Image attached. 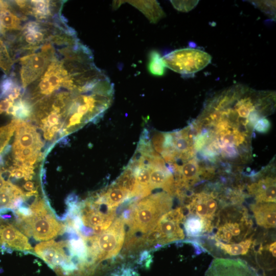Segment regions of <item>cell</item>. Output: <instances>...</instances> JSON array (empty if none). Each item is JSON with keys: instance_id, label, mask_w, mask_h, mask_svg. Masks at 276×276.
Wrapping results in <instances>:
<instances>
[{"instance_id": "44dd1931", "label": "cell", "mask_w": 276, "mask_h": 276, "mask_svg": "<svg viewBox=\"0 0 276 276\" xmlns=\"http://www.w3.org/2000/svg\"><path fill=\"white\" fill-rule=\"evenodd\" d=\"M14 63L6 44L0 38V68L6 75L10 74Z\"/></svg>"}, {"instance_id": "5b68a950", "label": "cell", "mask_w": 276, "mask_h": 276, "mask_svg": "<svg viewBox=\"0 0 276 276\" xmlns=\"http://www.w3.org/2000/svg\"><path fill=\"white\" fill-rule=\"evenodd\" d=\"M55 57V49L50 43L43 44L39 52L21 57L20 76L23 88L37 80Z\"/></svg>"}, {"instance_id": "7a4b0ae2", "label": "cell", "mask_w": 276, "mask_h": 276, "mask_svg": "<svg viewBox=\"0 0 276 276\" xmlns=\"http://www.w3.org/2000/svg\"><path fill=\"white\" fill-rule=\"evenodd\" d=\"M217 215L216 232L214 237L216 241L237 243L246 239L252 231L253 222L244 208L226 207Z\"/></svg>"}, {"instance_id": "5bb4252c", "label": "cell", "mask_w": 276, "mask_h": 276, "mask_svg": "<svg viewBox=\"0 0 276 276\" xmlns=\"http://www.w3.org/2000/svg\"><path fill=\"white\" fill-rule=\"evenodd\" d=\"M129 3L140 10L151 22L155 23L165 16V13L156 1H134Z\"/></svg>"}, {"instance_id": "83f0119b", "label": "cell", "mask_w": 276, "mask_h": 276, "mask_svg": "<svg viewBox=\"0 0 276 276\" xmlns=\"http://www.w3.org/2000/svg\"><path fill=\"white\" fill-rule=\"evenodd\" d=\"M222 149V154L223 156L236 157L238 155L237 150L234 146H224Z\"/></svg>"}, {"instance_id": "7c38bea8", "label": "cell", "mask_w": 276, "mask_h": 276, "mask_svg": "<svg viewBox=\"0 0 276 276\" xmlns=\"http://www.w3.org/2000/svg\"><path fill=\"white\" fill-rule=\"evenodd\" d=\"M186 235L190 237H200L205 233H210L213 229V224L200 217L187 213L183 222Z\"/></svg>"}, {"instance_id": "e575fe53", "label": "cell", "mask_w": 276, "mask_h": 276, "mask_svg": "<svg viewBox=\"0 0 276 276\" xmlns=\"http://www.w3.org/2000/svg\"><path fill=\"white\" fill-rule=\"evenodd\" d=\"M2 155L0 154V166H2L4 165V160L2 157Z\"/></svg>"}, {"instance_id": "3957f363", "label": "cell", "mask_w": 276, "mask_h": 276, "mask_svg": "<svg viewBox=\"0 0 276 276\" xmlns=\"http://www.w3.org/2000/svg\"><path fill=\"white\" fill-rule=\"evenodd\" d=\"M185 217L184 208L171 210L163 215L155 226L144 237L145 245L162 246L185 238L181 227Z\"/></svg>"}, {"instance_id": "2e32d148", "label": "cell", "mask_w": 276, "mask_h": 276, "mask_svg": "<svg viewBox=\"0 0 276 276\" xmlns=\"http://www.w3.org/2000/svg\"><path fill=\"white\" fill-rule=\"evenodd\" d=\"M41 145L39 135L35 132L34 128L29 124L25 132L21 134H16L13 144V150L27 147H33L40 149Z\"/></svg>"}, {"instance_id": "f1b7e54d", "label": "cell", "mask_w": 276, "mask_h": 276, "mask_svg": "<svg viewBox=\"0 0 276 276\" xmlns=\"http://www.w3.org/2000/svg\"><path fill=\"white\" fill-rule=\"evenodd\" d=\"M13 103L14 102L11 101L8 98L2 100L0 102V114L6 112L9 107L13 105Z\"/></svg>"}, {"instance_id": "d6a6232c", "label": "cell", "mask_w": 276, "mask_h": 276, "mask_svg": "<svg viewBox=\"0 0 276 276\" xmlns=\"http://www.w3.org/2000/svg\"><path fill=\"white\" fill-rule=\"evenodd\" d=\"M10 3L6 1H0V10L10 9Z\"/></svg>"}, {"instance_id": "484cf974", "label": "cell", "mask_w": 276, "mask_h": 276, "mask_svg": "<svg viewBox=\"0 0 276 276\" xmlns=\"http://www.w3.org/2000/svg\"><path fill=\"white\" fill-rule=\"evenodd\" d=\"M209 139L208 133L199 134L194 140L193 147L194 150H200L208 143Z\"/></svg>"}, {"instance_id": "f546056e", "label": "cell", "mask_w": 276, "mask_h": 276, "mask_svg": "<svg viewBox=\"0 0 276 276\" xmlns=\"http://www.w3.org/2000/svg\"><path fill=\"white\" fill-rule=\"evenodd\" d=\"M10 175L15 178H21L25 177V173L21 168L14 169L10 172Z\"/></svg>"}, {"instance_id": "52a82bcc", "label": "cell", "mask_w": 276, "mask_h": 276, "mask_svg": "<svg viewBox=\"0 0 276 276\" xmlns=\"http://www.w3.org/2000/svg\"><path fill=\"white\" fill-rule=\"evenodd\" d=\"M205 276H259L256 269L240 259L215 258Z\"/></svg>"}, {"instance_id": "ffe728a7", "label": "cell", "mask_w": 276, "mask_h": 276, "mask_svg": "<svg viewBox=\"0 0 276 276\" xmlns=\"http://www.w3.org/2000/svg\"><path fill=\"white\" fill-rule=\"evenodd\" d=\"M166 66L163 61L160 54L156 51H152L149 56L148 70L149 73L156 76H163L165 73Z\"/></svg>"}, {"instance_id": "7402d4cb", "label": "cell", "mask_w": 276, "mask_h": 276, "mask_svg": "<svg viewBox=\"0 0 276 276\" xmlns=\"http://www.w3.org/2000/svg\"><path fill=\"white\" fill-rule=\"evenodd\" d=\"M21 121V120L16 119L7 125L0 127V153L8 144L14 130Z\"/></svg>"}, {"instance_id": "9a60e30c", "label": "cell", "mask_w": 276, "mask_h": 276, "mask_svg": "<svg viewBox=\"0 0 276 276\" xmlns=\"http://www.w3.org/2000/svg\"><path fill=\"white\" fill-rule=\"evenodd\" d=\"M200 174V169L197 161L192 159L179 166L177 172L176 181H180L189 187V183H193L197 180Z\"/></svg>"}, {"instance_id": "30bf717a", "label": "cell", "mask_w": 276, "mask_h": 276, "mask_svg": "<svg viewBox=\"0 0 276 276\" xmlns=\"http://www.w3.org/2000/svg\"><path fill=\"white\" fill-rule=\"evenodd\" d=\"M250 209L257 225L265 228L275 227V203L256 202L250 205Z\"/></svg>"}, {"instance_id": "4316f807", "label": "cell", "mask_w": 276, "mask_h": 276, "mask_svg": "<svg viewBox=\"0 0 276 276\" xmlns=\"http://www.w3.org/2000/svg\"><path fill=\"white\" fill-rule=\"evenodd\" d=\"M270 122L265 118L260 119L255 124V130L260 133H266L270 128Z\"/></svg>"}, {"instance_id": "8992f818", "label": "cell", "mask_w": 276, "mask_h": 276, "mask_svg": "<svg viewBox=\"0 0 276 276\" xmlns=\"http://www.w3.org/2000/svg\"><path fill=\"white\" fill-rule=\"evenodd\" d=\"M20 228L26 235H32L36 240L47 241L62 233L64 226L57 222L48 211L32 214L26 217H19Z\"/></svg>"}, {"instance_id": "8fae6325", "label": "cell", "mask_w": 276, "mask_h": 276, "mask_svg": "<svg viewBox=\"0 0 276 276\" xmlns=\"http://www.w3.org/2000/svg\"><path fill=\"white\" fill-rule=\"evenodd\" d=\"M249 193L256 202H274L276 201L275 179L270 177L259 180L248 187Z\"/></svg>"}, {"instance_id": "836d02e7", "label": "cell", "mask_w": 276, "mask_h": 276, "mask_svg": "<svg viewBox=\"0 0 276 276\" xmlns=\"http://www.w3.org/2000/svg\"><path fill=\"white\" fill-rule=\"evenodd\" d=\"M11 147L9 145L7 146L3 150L2 154H1L2 156L5 155L7 153H8L10 150Z\"/></svg>"}, {"instance_id": "e0dca14e", "label": "cell", "mask_w": 276, "mask_h": 276, "mask_svg": "<svg viewBox=\"0 0 276 276\" xmlns=\"http://www.w3.org/2000/svg\"><path fill=\"white\" fill-rule=\"evenodd\" d=\"M21 19L12 7L0 10V33L4 35L8 31H21Z\"/></svg>"}, {"instance_id": "9c48e42d", "label": "cell", "mask_w": 276, "mask_h": 276, "mask_svg": "<svg viewBox=\"0 0 276 276\" xmlns=\"http://www.w3.org/2000/svg\"><path fill=\"white\" fill-rule=\"evenodd\" d=\"M0 245L19 250L32 249L28 239L12 224L0 220Z\"/></svg>"}, {"instance_id": "6da1fadb", "label": "cell", "mask_w": 276, "mask_h": 276, "mask_svg": "<svg viewBox=\"0 0 276 276\" xmlns=\"http://www.w3.org/2000/svg\"><path fill=\"white\" fill-rule=\"evenodd\" d=\"M171 195L161 192L145 198L130 205L123 213L128 227L126 238L142 239L156 224L160 217L171 210Z\"/></svg>"}, {"instance_id": "1f68e13d", "label": "cell", "mask_w": 276, "mask_h": 276, "mask_svg": "<svg viewBox=\"0 0 276 276\" xmlns=\"http://www.w3.org/2000/svg\"><path fill=\"white\" fill-rule=\"evenodd\" d=\"M24 187L26 190H27V191H28L29 192H32V191H35V190H34V183L31 181L27 182L24 185Z\"/></svg>"}, {"instance_id": "603a6c76", "label": "cell", "mask_w": 276, "mask_h": 276, "mask_svg": "<svg viewBox=\"0 0 276 276\" xmlns=\"http://www.w3.org/2000/svg\"><path fill=\"white\" fill-rule=\"evenodd\" d=\"M173 136V147L178 153L185 152L194 148L187 139L181 136L179 131L171 133Z\"/></svg>"}, {"instance_id": "d6986e66", "label": "cell", "mask_w": 276, "mask_h": 276, "mask_svg": "<svg viewBox=\"0 0 276 276\" xmlns=\"http://www.w3.org/2000/svg\"><path fill=\"white\" fill-rule=\"evenodd\" d=\"M31 14L39 19H47L52 15V10L55 6L50 1L39 0L30 1Z\"/></svg>"}, {"instance_id": "4dcf8cb0", "label": "cell", "mask_w": 276, "mask_h": 276, "mask_svg": "<svg viewBox=\"0 0 276 276\" xmlns=\"http://www.w3.org/2000/svg\"><path fill=\"white\" fill-rule=\"evenodd\" d=\"M266 250H268L274 258L275 257V249H276V243L275 242H274L269 245H267L265 246Z\"/></svg>"}, {"instance_id": "d4e9b609", "label": "cell", "mask_w": 276, "mask_h": 276, "mask_svg": "<svg viewBox=\"0 0 276 276\" xmlns=\"http://www.w3.org/2000/svg\"><path fill=\"white\" fill-rule=\"evenodd\" d=\"M152 141L151 144L153 145V149L157 153H162L164 151L165 134L162 133L155 134L152 137Z\"/></svg>"}, {"instance_id": "277c9868", "label": "cell", "mask_w": 276, "mask_h": 276, "mask_svg": "<svg viewBox=\"0 0 276 276\" xmlns=\"http://www.w3.org/2000/svg\"><path fill=\"white\" fill-rule=\"evenodd\" d=\"M166 67L181 76L194 75L210 63L212 56L200 49L186 48L173 51L162 57Z\"/></svg>"}, {"instance_id": "4fadbf2b", "label": "cell", "mask_w": 276, "mask_h": 276, "mask_svg": "<svg viewBox=\"0 0 276 276\" xmlns=\"http://www.w3.org/2000/svg\"><path fill=\"white\" fill-rule=\"evenodd\" d=\"M129 199L128 193L115 182L97 199L108 208L114 210L126 200Z\"/></svg>"}, {"instance_id": "cb8c5ba5", "label": "cell", "mask_w": 276, "mask_h": 276, "mask_svg": "<svg viewBox=\"0 0 276 276\" xmlns=\"http://www.w3.org/2000/svg\"><path fill=\"white\" fill-rule=\"evenodd\" d=\"M170 2L178 11L188 12L196 6L199 1H171Z\"/></svg>"}, {"instance_id": "ba28073f", "label": "cell", "mask_w": 276, "mask_h": 276, "mask_svg": "<svg viewBox=\"0 0 276 276\" xmlns=\"http://www.w3.org/2000/svg\"><path fill=\"white\" fill-rule=\"evenodd\" d=\"M215 198L211 194L204 192L197 193L192 195L185 209L188 214L195 215L213 223L218 210V203Z\"/></svg>"}, {"instance_id": "ac0fdd59", "label": "cell", "mask_w": 276, "mask_h": 276, "mask_svg": "<svg viewBox=\"0 0 276 276\" xmlns=\"http://www.w3.org/2000/svg\"><path fill=\"white\" fill-rule=\"evenodd\" d=\"M253 243L254 241L251 237L234 244H226L216 241V245L225 254L230 256H239L247 254Z\"/></svg>"}]
</instances>
